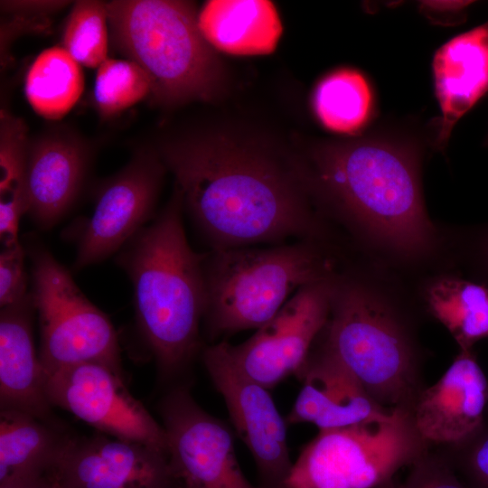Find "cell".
<instances>
[{
  "mask_svg": "<svg viewBox=\"0 0 488 488\" xmlns=\"http://www.w3.org/2000/svg\"><path fill=\"white\" fill-rule=\"evenodd\" d=\"M31 292L22 301L0 310V409H15L62 424L45 391V374L36 352Z\"/></svg>",
  "mask_w": 488,
  "mask_h": 488,
  "instance_id": "19",
  "label": "cell"
},
{
  "mask_svg": "<svg viewBox=\"0 0 488 488\" xmlns=\"http://www.w3.org/2000/svg\"><path fill=\"white\" fill-rule=\"evenodd\" d=\"M73 436L62 424L0 409V483L53 472Z\"/></svg>",
  "mask_w": 488,
  "mask_h": 488,
  "instance_id": "20",
  "label": "cell"
},
{
  "mask_svg": "<svg viewBox=\"0 0 488 488\" xmlns=\"http://www.w3.org/2000/svg\"><path fill=\"white\" fill-rule=\"evenodd\" d=\"M106 7L114 47L146 72L156 105L214 102L226 93L228 70L193 2L113 0Z\"/></svg>",
  "mask_w": 488,
  "mask_h": 488,
  "instance_id": "5",
  "label": "cell"
},
{
  "mask_svg": "<svg viewBox=\"0 0 488 488\" xmlns=\"http://www.w3.org/2000/svg\"><path fill=\"white\" fill-rule=\"evenodd\" d=\"M167 457L180 488H263L249 482L234 450L230 430L202 409L183 386L159 404Z\"/></svg>",
  "mask_w": 488,
  "mask_h": 488,
  "instance_id": "12",
  "label": "cell"
},
{
  "mask_svg": "<svg viewBox=\"0 0 488 488\" xmlns=\"http://www.w3.org/2000/svg\"><path fill=\"white\" fill-rule=\"evenodd\" d=\"M431 446L412 414L319 431L301 451L284 488H390L395 474Z\"/></svg>",
  "mask_w": 488,
  "mask_h": 488,
  "instance_id": "7",
  "label": "cell"
},
{
  "mask_svg": "<svg viewBox=\"0 0 488 488\" xmlns=\"http://www.w3.org/2000/svg\"><path fill=\"white\" fill-rule=\"evenodd\" d=\"M473 1H421L419 10L435 23L454 24Z\"/></svg>",
  "mask_w": 488,
  "mask_h": 488,
  "instance_id": "33",
  "label": "cell"
},
{
  "mask_svg": "<svg viewBox=\"0 0 488 488\" xmlns=\"http://www.w3.org/2000/svg\"><path fill=\"white\" fill-rule=\"evenodd\" d=\"M26 249L20 241L5 245L0 254V307L24 299L27 291Z\"/></svg>",
  "mask_w": 488,
  "mask_h": 488,
  "instance_id": "30",
  "label": "cell"
},
{
  "mask_svg": "<svg viewBox=\"0 0 488 488\" xmlns=\"http://www.w3.org/2000/svg\"><path fill=\"white\" fill-rule=\"evenodd\" d=\"M430 447L408 467L405 480L391 488H468L438 448Z\"/></svg>",
  "mask_w": 488,
  "mask_h": 488,
  "instance_id": "29",
  "label": "cell"
},
{
  "mask_svg": "<svg viewBox=\"0 0 488 488\" xmlns=\"http://www.w3.org/2000/svg\"><path fill=\"white\" fill-rule=\"evenodd\" d=\"M89 164V149L74 136L52 132L30 140L26 214L40 230L52 229L72 208Z\"/></svg>",
  "mask_w": 488,
  "mask_h": 488,
  "instance_id": "17",
  "label": "cell"
},
{
  "mask_svg": "<svg viewBox=\"0 0 488 488\" xmlns=\"http://www.w3.org/2000/svg\"><path fill=\"white\" fill-rule=\"evenodd\" d=\"M321 348L381 406L412 414L426 388L411 324L389 297L348 273L335 277Z\"/></svg>",
  "mask_w": 488,
  "mask_h": 488,
  "instance_id": "4",
  "label": "cell"
},
{
  "mask_svg": "<svg viewBox=\"0 0 488 488\" xmlns=\"http://www.w3.org/2000/svg\"><path fill=\"white\" fill-rule=\"evenodd\" d=\"M27 127L6 110L0 114V238L3 246L19 241L20 219L27 211Z\"/></svg>",
  "mask_w": 488,
  "mask_h": 488,
  "instance_id": "23",
  "label": "cell"
},
{
  "mask_svg": "<svg viewBox=\"0 0 488 488\" xmlns=\"http://www.w3.org/2000/svg\"><path fill=\"white\" fill-rule=\"evenodd\" d=\"M298 153L325 220L397 262L419 264L440 249L425 207L417 143L377 134L317 141Z\"/></svg>",
  "mask_w": 488,
  "mask_h": 488,
  "instance_id": "2",
  "label": "cell"
},
{
  "mask_svg": "<svg viewBox=\"0 0 488 488\" xmlns=\"http://www.w3.org/2000/svg\"><path fill=\"white\" fill-rule=\"evenodd\" d=\"M432 70L441 112L433 144L440 151L458 120L488 91V20L442 44Z\"/></svg>",
  "mask_w": 488,
  "mask_h": 488,
  "instance_id": "18",
  "label": "cell"
},
{
  "mask_svg": "<svg viewBox=\"0 0 488 488\" xmlns=\"http://www.w3.org/2000/svg\"><path fill=\"white\" fill-rule=\"evenodd\" d=\"M62 48L80 64L98 68L108 59V20L106 2L73 4L62 33Z\"/></svg>",
  "mask_w": 488,
  "mask_h": 488,
  "instance_id": "26",
  "label": "cell"
},
{
  "mask_svg": "<svg viewBox=\"0 0 488 488\" xmlns=\"http://www.w3.org/2000/svg\"><path fill=\"white\" fill-rule=\"evenodd\" d=\"M156 151L211 249L328 239L298 152L228 127L181 134Z\"/></svg>",
  "mask_w": 488,
  "mask_h": 488,
  "instance_id": "1",
  "label": "cell"
},
{
  "mask_svg": "<svg viewBox=\"0 0 488 488\" xmlns=\"http://www.w3.org/2000/svg\"><path fill=\"white\" fill-rule=\"evenodd\" d=\"M460 241L468 266L488 281V224L465 230Z\"/></svg>",
  "mask_w": 488,
  "mask_h": 488,
  "instance_id": "31",
  "label": "cell"
},
{
  "mask_svg": "<svg viewBox=\"0 0 488 488\" xmlns=\"http://www.w3.org/2000/svg\"><path fill=\"white\" fill-rule=\"evenodd\" d=\"M83 87L80 65L62 47H51L31 64L24 92L37 114L47 119H59L76 104Z\"/></svg>",
  "mask_w": 488,
  "mask_h": 488,
  "instance_id": "25",
  "label": "cell"
},
{
  "mask_svg": "<svg viewBox=\"0 0 488 488\" xmlns=\"http://www.w3.org/2000/svg\"><path fill=\"white\" fill-rule=\"evenodd\" d=\"M427 312L451 333L460 350L488 337V285L452 275L437 276L423 289Z\"/></svg>",
  "mask_w": 488,
  "mask_h": 488,
  "instance_id": "22",
  "label": "cell"
},
{
  "mask_svg": "<svg viewBox=\"0 0 488 488\" xmlns=\"http://www.w3.org/2000/svg\"><path fill=\"white\" fill-rule=\"evenodd\" d=\"M146 72L130 60L106 59L96 74L93 99L102 117H110L150 97Z\"/></svg>",
  "mask_w": 488,
  "mask_h": 488,
  "instance_id": "27",
  "label": "cell"
},
{
  "mask_svg": "<svg viewBox=\"0 0 488 488\" xmlns=\"http://www.w3.org/2000/svg\"><path fill=\"white\" fill-rule=\"evenodd\" d=\"M25 249L44 373L100 362L123 374L117 335L108 315L85 296L45 245L31 240Z\"/></svg>",
  "mask_w": 488,
  "mask_h": 488,
  "instance_id": "8",
  "label": "cell"
},
{
  "mask_svg": "<svg viewBox=\"0 0 488 488\" xmlns=\"http://www.w3.org/2000/svg\"><path fill=\"white\" fill-rule=\"evenodd\" d=\"M199 24L216 50L236 54L270 51L280 27L272 5L264 1L208 2L199 11Z\"/></svg>",
  "mask_w": 488,
  "mask_h": 488,
  "instance_id": "21",
  "label": "cell"
},
{
  "mask_svg": "<svg viewBox=\"0 0 488 488\" xmlns=\"http://www.w3.org/2000/svg\"><path fill=\"white\" fill-rule=\"evenodd\" d=\"M337 274L300 288L245 342L223 341L234 365L268 389L296 374L326 325Z\"/></svg>",
  "mask_w": 488,
  "mask_h": 488,
  "instance_id": "10",
  "label": "cell"
},
{
  "mask_svg": "<svg viewBox=\"0 0 488 488\" xmlns=\"http://www.w3.org/2000/svg\"><path fill=\"white\" fill-rule=\"evenodd\" d=\"M166 170L156 149H144L99 186L92 214L68 236L76 241L75 269L119 252L147 225Z\"/></svg>",
  "mask_w": 488,
  "mask_h": 488,
  "instance_id": "9",
  "label": "cell"
},
{
  "mask_svg": "<svg viewBox=\"0 0 488 488\" xmlns=\"http://www.w3.org/2000/svg\"><path fill=\"white\" fill-rule=\"evenodd\" d=\"M44 374L52 407L67 410L99 433L167 454L164 427L130 394L122 373L100 362H84Z\"/></svg>",
  "mask_w": 488,
  "mask_h": 488,
  "instance_id": "11",
  "label": "cell"
},
{
  "mask_svg": "<svg viewBox=\"0 0 488 488\" xmlns=\"http://www.w3.org/2000/svg\"><path fill=\"white\" fill-rule=\"evenodd\" d=\"M488 380L473 350H460L442 377L420 393L412 412L429 446L458 443L485 421Z\"/></svg>",
  "mask_w": 488,
  "mask_h": 488,
  "instance_id": "15",
  "label": "cell"
},
{
  "mask_svg": "<svg viewBox=\"0 0 488 488\" xmlns=\"http://www.w3.org/2000/svg\"><path fill=\"white\" fill-rule=\"evenodd\" d=\"M0 488H63L52 474H44L26 478L0 483Z\"/></svg>",
  "mask_w": 488,
  "mask_h": 488,
  "instance_id": "34",
  "label": "cell"
},
{
  "mask_svg": "<svg viewBox=\"0 0 488 488\" xmlns=\"http://www.w3.org/2000/svg\"><path fill=\"white\" fill-rule=\"evenodd\" d=\"M202 360L222 396L233 427L249 448L263 488H284L293 464L287 446L286 420L268 389L242 373L229 357L223 342L207 346Z\"/></svg>",
  "mask_w": 488,
  "mask_h": 488,
  "instance_id": "13",
  "label": "cell"
},
{
  "mask_svg": "<svg viewBox=\"0 0 488 488\" xmlns=\"http://www.w3.org/2000/svg\"><path fill=\"white\" fill-rule=\"evenodd\" d=\"M324 243L301 239L204 252L202 324L207 338L258 329L300 288L336 275Z\"/></svg>",
  "mask_w": 488,
  "mask_h": 488,
  "instance_id": "6",
  "label": "cell"
},
{
  "mask_svg": "<svg viewBox=\"0 0 488 488\" xmlns=\"http://www.w3.org/2000/svg\"><path fill=\"white\" fill-rule=\"evenodd\" d=\"M312 104L317 119L325 128L354 134L370 122L374 112V95L361 72L341 68L318 81Z\"/></svg>",
  "mask_w": 488,
  "mask_h": 488,
  "instance_id": "24",
  "label": "cell"
},
{
  "mask_svg": "<svg viewBox=\"0 0 488 488\" xmlns=\"http://www.w3.org/2000/svg\"><path fill=\"white\" fill-rule=\"evenodd\" d=\"M1 11L12 15L33 18H48L68 5L70 1L61 0H5L0 2Z\"/></svg>",
  "mask_w": 488,
  "mask_h": 488,
  "instance_id": "32",
  "label": "cell"
},
{
  "mask_svg": "<svg viewBox=\"0 0 488 488\" xmlns=\"http://www.w3.org/2000/svg\"><path fill=\"white\" fill-rule=\"evenodd\" d=\"M468 488H488V421L464 440L437 446Z\"/></svg>",
  "mask_w": 488,
  "mask_h": 488,
  "instance_id": "28",
  "label": "cell"
},
{
  "mask_svg": "<svg viewBox=\"0 0 488 488\" xmlns=\"http://www.w3.org/2000/svg\"><path fill=\"white\" fill-rule=\"evenodd\" d=\"M52 473L63 488H180L165 452L102 433L74 435Z\"/></svg>",
  "mask_w": 488,
  "mask_h": 488,
  "instance_id": "14",
  "label": "cell"
},
{
  "mask_svg": "<svg viewBox=\"0 0 488 488\" xmlns=\"http://www.w3.org/2000/svg\"><path fill=\"white\" fill-rule=\"evenodd\" d=\"M296 375L302 388L286 418L287 425L308 422L324 431L389 419L399 410L379 404L352 373L321 347L310 352Z\"/></svg>",
  "mask_w": 488,
  "mask_h": 488,
  "instance_id": "16",
  "label": "cell"
},
{
  "mask_svg": "<svg viewBox=\"0 0 488 488\" xmlns=\"http://www.w3.org/2000/svg\"><path fill=\"white\" fill-rule=\"evenodd\" d=\"M176 186L163 210L117 256L128 276L139 331L164 378L185 371L201 345L204 253L190 246Z\"/></svg>",
  "mask_w": 488,
  "mask_h": 488,
  "instance_id": "3",
  "label": "cell"
}]
</instances>
